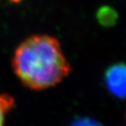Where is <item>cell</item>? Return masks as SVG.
<instances>
[{"label":"cell","mask_w":126,"mask_h":126,"mask_svg":"<svg viewBox=\"0 0 126 126\" xmlns=\"http://www.w3.org/2000/svg\"><path fill=\"white\" fill-rule=\"evenodd\" d=\"M12 66L22 84L33 90L56 86L71 70L58 40L49 35L25 40L16 50Z\"/></svg>","instance_id":"cell-1"},{"label":"cell","mask_w":126,"mask_h":126,"mask_svg":"<svg viewBox=\"0 0 126 126\" xmlns=\"http://www.w3.org/2000/svg\"><path fill=\"white\" fill-rule=\"evenodd\" d=\"M107 89L114 97L126 99V62L110 65L104 73Z\"/></svg>","instance_id":"cell-2"},{"label":"cell","mask_w":126,"mask_h":126,"mask_svg":"<svg viewBox=\"0 0 126 126\" xmlns=\"http://www.w3.org/2000/svg\"><path fill=\"white\" fill-rule=\"evenodd\" d=\"M14 98L8 94H0V126H4L5 117L14 107Z\"/></svg>","instance_id":"cell-3"},{"label":"cell","mask_w":126,"mask_h":126,"mask_svg":"<svg viewBox=\"0 0 126 126\" xmlns=\"http://www.w3.org/2000/svg\"><path fill=\"white\" fill-rule=\"evenodd\" d=\"M69 126H104L102 123L90 117L82 116L75 118Z\"/></svg>","instance_id":"cell-4"},{"label":"cell","mask_w":126,"mask_h":126,"mask_svg":"<svg viewBox=\"0 0 126 126\" xmlns=\"http://www.w3.org/2000/svg\"><path fill=\"white\" fill-rule=\"evenodd\" d=\"M12 2H15V3H17V2H20L21 0H11Z\"/></svg>","instance_id":"cell-5"}]
</instances>
